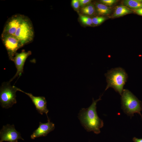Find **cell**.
I'll list each match as a JSON object with an SVG mask.
<instances>
[{
  "instance_id": "obj_1",
  "label": "cell",
  "mask_w": 142,
  "mask_h": 142,
  "mask_svg": "<svg viewBox=\"0 0 142 142\" xmlns=\"http://www.w3.org/2000/svg\"><path fill=\"white\" fill-rule=\"evenodd\" d=\"M101 100V97L96 100L93 98L91 105L87 108H82L78 115L81 124L85 129L97 134L100 133V129L104 125L103 121L98 117L96 111L97 102Z\"/></svg>"
},
{
  "instance_id": "obj_2",
  "label": "cell",
  "mask_w": 142,
  "mask_h": 142,
  "mask_svg": "<svg viewBox=\"0 0 142 142\" xmlns=\"http://www.w3.org/2000/svg\"><path fill=\"white\" fill-rule=\"evenodd\" d=\"M105 75L107 83L105 90L112 88L121 95L128 77L124 69L119 67L112 68L108 71Z\"/></svg>"
},
{
  "instance_id": "obj_3",
  "label": "cell",
  "mask_w": 142,
  "mask_h": 142,
  "mask_svg": "<svg viewBox=\"0 0 142 142\" xmlns=\"http://www.w3.org/2000/svg\"><path fill=\"white\" fill-rule=\"evenodd\" d=\"M121 100V108L125 113L131 118L134 113H137L142 118L141 102L129 90L124 89Z\"/></svg>"
},
{
  "instance_id": "obj_4",
  "label": "cell",
  "mask_w": 142,
  "mask_h": 142,
  "mask_svg": "<svg viewBox=\"0 0 142 142\" xmlns=\"http://www.w3.org/2000/svg\"><path fill=\"white\" fill-rule=\"evenodd\" d=\"M18 88L12 86L9 81L2 84L0 90V102L1 106L8 109L16 103V92Z\"/></svg>"
},
{
  "instance_id": "obj_5",
  "label": "cell",
  "mask_w": 142,
  "mask_h": 142,
  "mask_svg": "<svg viewBox=\"0 0 142 142\" xmlns=\"http://www.w3.org/2000/svg\"><path fill=\"white\" fill-rule=\"evenodd\" d=\"M14 35L21 41L23 46L32 41L34 36L33 27L28 17L25 16Z\"/></svg>"
},
{
  "instance_id": "obj_6",
  "label": "cell",
  "mask_w": 142,
  "mask_h": 142,
  "mask_svg": "<svg viewBox=\"0 0 142 142\" xmlns=\"http://www.w3.org/2000/svg\"><path fill=\"white\" fill-rule=\"evenodd\" d=\"M1 38L7 50L9 59L12 61L17 50L23 45L14 35L2 33Z\"/></svg>"
},
{
  "instance_id": "obj_7",
  "label": "cell",
  "mask_w": 142,
  "mask_h": 142,
  "mask_svg": "<svg viewBox=\"0 0 142 142\" xmlns=\"http://www.w3.org/2000/svg\"><path fill=\"white\" fill-rule=\"evenodd\" d=\"M0 142H18L19 139L24 140L20 133L17 131L13 124L3 125L0 131Z\"/></svg>"
},
{
  "instance_id": "obj_8",
  "label": "cell",
  "mask_w": 142,
  "mask_h": 142,
  "mask_svg": "<svg viewBox=\"0 0 142 142\" xmlns=\"http://www.w3.org/2000/svg\"><path fill=\"white\" fill-rule=\"evenodd\" d=\"M25 16L18 14L9 18L5 24L2 33L14 35Z\"/></svg>"
},
{
  "instance_id": "obj_9",
  "label": "cell",
  "mask_w": 142,
  "mask_h": 142,
  "mask_svg": "<svg viewBox=\"0 0 142 142\" xmlns=\"http://www.w3.org/2000/svg\"><path fill=\"white\" fill-rule=\"evenodd\" d=\"M32 54L31 51L26 52L22 50L20 53H17L13 60L17 69L16 74L9 80L10 82L17 77H19L22 74L23 71V68L25 62L27 58Z\"/></svg>"
},
{
  "instance_id": "obj_10",
  "label": "cell",
  "mask_w": 142,
  "mask_h": 142,
  "mask_svg": "<svg viewBox=\"0 0 142 142\" xmlns=\"http://www.w3.org/2000/svg\"><path fill=\"white\" fill-rule=\"evenodd\" d=\"M18 90L24 93L29 96L34 104L37 111L41 115L45 113L48 118L47 114L49 110L47 108V102L45 97L34 96L31 93L26 92L18 88Z\"/></svg>"
},
{
  "instance_id": "obj_11",
  "label": "cell",
  "mask_w": 142,
  "mask_h": 142,
  "mask_svg": "<svg viewBox=\"0 0 142 142\" xmlns=\"http://www.w3.org/2000/svg\"><path fill=\"white\" fill-rule=\"evenodd\" d=\"M47 121L48 122L45 123L39 122L38 127L31 135L32 139H34L38 137L45 136L49 133L54 130L55 128L54 124L51 122L49 118H48Z\"/></svg>"
},
{
  "instance_id": "obj_12",
  "label": "cell",
  "mask_w": 142,
  "mask_h": 142,
  "mask_svg": "<svg viewBox=\"0 0 142 142\" xmlns=\"http://www.w3.org/2000/svg\"><path fill=\"white\" fill-rule=\"evenodd\" d=\"M123 3L125 5L134 10L142 8V0H126L123 1Z\"/></svg>"
},
{
  "instance_id": "obj_13",
  "label": "cell",
  "mask_w": 142,
  "mask_h": 142,
  "mask_svg": "<svg viewBox=\"0 0 142 142\" xmlns=\"http://www.w3.org/2000/svg\"><path fill=\"white\" fill-rule=\"evenodd\" d=\"M131 11L126 7L123 6H117L114 11L113 16L119 17L131 13Z\"/></svg>"
},
{
  "instance_id": "obj_14",
  "label": "cell",
  "mask_w": 142,
  "mask_h": 142,
  "mask_svg": "<svg viewBox=\"0 0 142 142\" xmlns=\"http://www.w3.org/2000/svg\"><path fill=\"white\" fill-rule=\"evenodd\" d=\"M95 6L97 12L99 15H107L110 12L109 8L104 4L97 3Z\"/></svg>"
},
{
  "instance_id": "obj_15",
  "label": "cell",
  "mask_w": 142,
  "mask_h": 142,
  "mask_svg": "<svg viewBox=\"0 0 142 142\" xmlns=\"http://www.w3.org/2000/svg\"><path fill=\"white\" fill-rule=\"evenodd\" d=\"M82 12L85 14L92 15L95 13V9L93 5L89 4L81 9Z\"/></svg>"
},
{
  "instance_id": "obj_16",
  "label": "cell",
  "mask_w": 142,
  "mask_h": 142,
  "mask_svg": "<svg viewBox=\"0 0 142 142\" xmlns=\"http://www.w3.org/2000/svg\"><path fill=\"white\" fill-rule=\"evenodd\" d=\"M80 19L82 23L85 25L90 26L93 24L92 19L87 16L81 15Z\"/></svg>"
},
{
  "instance_id": "obj_17",
  "label": "cell",
  "mask_w": 142,
  "mask_h": 142,
  "mask_svg": "<svg viewBox=\"0 0 142 142\" xmlns=\"http://www.w3.org/2000/svg\"><path fill=\"white\" fill-rule=\"evenodd\" d=\"M104 17H96L92 19L93 24L95 25L100 24L103 22L105 20Z\"/></svg>"
},
{
  "instance_id": "obj_18",
  "label": "cell",
  "mask_w": 142,
  "mask_h": 142,
  "mask_svg": "<svg viewBox=\"0 0 142 142\" xmlns=\"http://www.w3.org/2000/svg\"><path fill=\"white\" fill-rule=\"evenodd\" d=\"M71 4L73 8L77 10H78L80 6L79 0H73L72 1Z\"/></svg>"
},
{
  "instance_id": "obj_19",
  "label": "cell",
  "mask_w": 142,
  "mask_h": 142,
  "mask_svg": "<svg viewBox=\"0 0 142 142\" xmlns=\"http://www.w3.org/2000/svg\"><path fill=\"white\" fill-rule=\"evenodd\" d=\"M116 1L115 0H102L101 2L106 6H111Z\"/></svg>"
},
{
  "instance_id": "obj_20",
  "label": "cell",
  "mask_w": 142,
  "mask_h": 142,
  "mask_svg": "<svg viewBox=\"0 0 142 142\" xmlns=\"http://www.w3.org/2000/svg\"><path fill=\"white\" fill-rule=\"evenodd\" d=\"M79 1L80 6L82 7H85L89 4L91 2L90 0H79Z\"/></svg>"
},
{
  "instance_id": "obj_21",
  "label": "cell",
  "mask_w": 142,
  "mask_h": 142,
  "mask_svg": "<svg viewBox=\"0 0 142 142\" xmlns=\"http://www.w3.org/2000/svg\"><path fill=\"white\" fill-rule=\"evenodd\" d=\"M134 10V11L136 14L142 16V8L139 9Z\"/></svg>"
},
{
  "instance_id": "obj_22",
  "label": "cell",
  "mask_w": 142,
  "mask_h": 142,
  "mask_svg": "<svg viewBox=\"0 0 142 142\" xmlns=\"http://www.w3.org/2000/svg\"><path fill=\"white\" fill-rule=\"evenodd\" d=\"M133 140L134 142H142V139H138L134 137L133 139Z\"/></svg>"
}]
</instances>
